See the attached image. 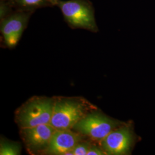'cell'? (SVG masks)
<instances>
[{
  "instance_id": "obj_1",
  "label": "cell",
  "mask_w": 155,
  "mask_h": 155,
  "mask_svg": "<svg viewBox=\"0 0 155 155\" xmlns=\"http://www.w3.org/2000/svg\"><path fill=\"white\" fill-rule=\"evenodd\" d=\"M95 106L82 97H56L50 125L56 130H70Z\"/></svg>"
},
{
  "instance_id": "obj_2",
  "label": "cell",
  "mask_w": 155,
  "mask_h": 155,
  "mask_svg": "<svg viewBox=\"0 0 155 155\" xmlns=\"http://www.w3.org/2000/svg\"><path fill=\"white\" fill-rule=\"evenodd\" d=\"M54 105V98L32 97L16 111V122L20 129L50 124Z\"/></svg>"
},
{
  "instance_id": "obj_3",
  "label": "cell",
  "mask_w": 155,
  "mask_h": 155,
  "mask_svg": "<svg viewBox=\"0 0 155 155\" xmlns=\"http://www.w3.org/2000/svg\"><path fill=\"white\" fill-rule=\"evenodd\" d=\"M56 6L61 11L64 21L70 27L92 32L98 31L95 9L90 0H57Z\"/></svg>"
},
{
  "instance_id": "obj_4",
  "label": "cell",
  "mask_w": 155,
  "mask_h": 155,
  "mask_svg": "<svg viewBox=\"0 0 155 155\" xmlns=\"http://www.w3.org/2000/svg\"><path fill=\"white\" fill-rule=\"evenodd\" d=\"M125 123L110 118L97 109L78 122L72 130L100 144L109 133Z\"/></svg>"
},
{
  "instance_id": "obj_5",
  "label": "cell",
  "mask_w": 155,
  "mask_h": 155,
  "mask_svg": "<svg viewBox=\"0 0 155 155\" xmlns=\"http://www.w3.org/2000/svg\"><path fill=\"white\" fill-rule=\"evenodd\" d=\"M136 139L132 125L125 123L109 133L100 145L106 155H129L131 153Z\"/></svg>"
},
{
  "instance_id": "obj_6",
  "label": "cell",
  "mask_w": 155,
  "mask_h": 155,
  "mask_svg": "<svg viewBox=\"0 0 155 155\" xmlns=\"http://www.w3.org/2000/svg\"><path fill=\"white\" fill-rule=\"evenodd\" d=\"M32 12L15 11L10 15L0 20L2 43L7 48H15L26 29Z\"/></svg>"
},
{
  "instance_id": "obj_7",
  "label": "cell",
  "mask_w": 155,
  "mask_h": 155,
  "mask_svg": "<svg viewBox=\"0 0 155 155\" xmlns=\"http://www.w3.org/2000/svg\"><path fill=\"white\" fill-rule=\"evenodd\" d=\"M56 129L50 124L21 128L20 134L28 153L45 154Z\"/></svg>"
},
{
  "instance_id": "obj_8",
  "label": "cell",
  "mask_w": 155,
  "mask_h": 155,
  "mask_svg": "<svg viewBox=\"0 0 155 155\" xmlns=\"http://www.w3.org/2000/svg\"><path fill=\"white\" fill-rule=\"evenodd\" d=\"M84 137L72 129L56 130L45 155H74L72 150Z\"/></svg>"
},
{
  "instance_id": "obj_9",
  "label": "cell",
  "mask_w": 155,
  "mask_h": 155,
  "mask_svg": "<svg viewBox=\"0 0 155 155\" xmlns=\"http://www.w3.org/2000/svg\"><path fill=\"white\" fill-rule=\"evenodd\" d=\"M15 10L19 11L32 12L45 7L56 6L57 0H7Z\"/></svg>"
},
{
  "instance_id": "obj_10",
  "label": "cell",
  "mask_w": 155,
  "mask_h": 155,
  "mask_svg": "<svg viewBox=\"0 0 155 155\" xmlns=\"http://www.w3.org/2000/svg\"><path fill=\"white\" fill-rule=\"evenodd\" d=\"M21 146L19 143L1 138L0 143V155H18L21 154Z\"/></svg>"
},
{
  "instance_id": "obj_11",
  "label": "cell",
  "mask_w": 155,
  "mask_h": 155,
  "mask_svg": "<svg viewBox=\"0 0 155 155\" xmlns=\"http://www.w3.org/2000/svg\"><path fill=\"white\" fill-rule=\"evenodd\" d=\"M16 11L7 0H0V20L10 15Z\"/></svg>"
},
{
  "instance_id": "obj_12",
  "label": "cell",
  "mask_w": 155,
  "mask_h": 155,
  "mask_svg": "<svg viewBox=\"0 0 155 155\" xmlns=\"http://www.w3.org/2000/svg\"><path fill=\"white\" fill-rule=\"evenodd\" d=\"M91 145L90 142L84 140L80 141L72 150L74 155H87Z\"/></svg>"
},
{
  "instance_id": "obj_13",
  "label": "cell",
  "mask_w": 155,
  "mask_h": 155,
  "mask_svg": "<svg viewBox=\"0 0 155 155\" xmlns=\"http://www.w3.org/2000/svg\"><path fill=\"white\" fill-rule=\"evenodd\" d=\"M104 150L101 147L95 144H91L87 155H106Z\"/></svg>"
}]
</instances>
